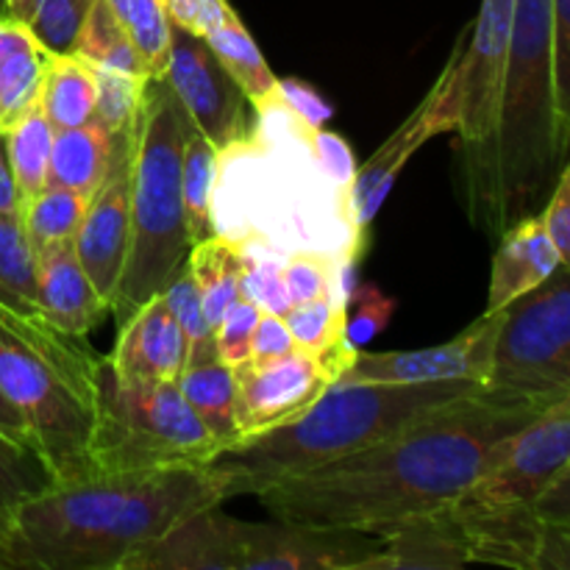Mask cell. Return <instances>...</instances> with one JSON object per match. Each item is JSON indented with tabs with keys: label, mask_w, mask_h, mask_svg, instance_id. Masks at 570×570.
I'll return each mask as SVG.
<instances>
[{
	"label": "cell",
	"mask_w": 570,
	"mask_h": 570,
	"mask_svg": "<svg viewBox=\"0 0 570 570\" xmlns=\"http://www.w3.org/2000/svg\"><path fill=\"white\" fill-rule=\"evenodd\" d=\"M206 45L215 50L217 59L223 61L228 72H232L234 81L239 83V89L245 92L248 104L256 111L267 109L271 104L278 100V78L271 70V65L265 61L262 50L256 48L254 37L248 33V28L243 26V20L237 17V11L228 9L226 17L206 33Z\"/></svg>",
	"instance_id": "obj_27"
},
{
	"label": "cell",
	"mask_w": 570,
	"mask_h": 570,
	"mask_svg": "<svg viewBox=\"0 0 570 570\" xmlns=\"http://www.w3.org/2000/svg\"><path fill=\"white\" fill-rule=\"evenodd\" d=\"M95 0H0V14L22 22L48 53H72Z\"/></svg>",
	"instance_id": "obj_31"
},
{
	"label": "cell",
	"mask_w": 570,
	"mask_h": 570,
	"mask_svg": "<svg viewBox=\"0 0 570 570\" xmlns=\"http://www.w3.org/2000/svg\"><path fill=\"white\" fill-rule=\"evenodd\" d=\"M345 315H348V298H340V295L295 304L284 315L293 332L295 348L315 356L332 373L334 382L356 356V348L345 340Z\"/></svg>",
	"instance_id": "obj_25"
},
{
	"label": "cell",
	"mask_w": 570,
	"mask_h": 570,
	"mask_svg": "<svg viewBox=\"0 0 570 570\" xmlns=\"http://www.w3.org/2000/svg\"><path fill=\"white\" fill-rule=\"evenodd\" d=\"M217 154L220 150L193 126L189 120L187 139L181 156V193H184V220H187L189 245L212 237V189H215Z\"/></svg>",
	"instance_id": "obj_29"
},
{
	"label": "cell",
	"mask_w": 570,
	"mask_h": 570,
	"mask_svg": "<svg viewBox=\"0 0 570 570\" xmlns=\"http://www.w3.org/2000/svg\"><path fill=\"white\" fill-rule=\"evenodd\" d=\"M570 468V395L527 423L479 482L454 501L456 515L493 518L534 512L546 490Z\"/></svg>",
	"instance_id": "obj_10"
},
{
	"label": "cell",
	"mask_w": 570,
	"mask_h": 570,
	"mask_svg": "<svg viewBox=\"0 0 570 570\" xmlns=\"http://www.w3.org/2000/svg\"><path fill=\"white\" fill-rule=\"evenodd\" d=\"M549 232L551 243H554L557 254H560L562 267H570V159L557 176L554 189H551L546 209L540 212Z\"/></svg>",
	"instance_id": "obj_45"
},
{
	"label": "cell",
	"mask_w": 570,
	"mask_h": 570,
	"mask_svg": "<svg viewBox=\"0 0 570 570\" xmlns=\"http://www.w3.org/2000/svg\"><path fill=\"white\" fill-rule=\"evenodd\" d=\"M56 128L39 109V104L31 111L20 117L9 131L3 134L6 159H9L11 176H14L20 200L31 198L33 193L48 184V165L50 148H53Z\"/></svg>",
	"instance_id": "obj_30"
},
{
	"label": "cell",
	"mask_w": 570,
	"mask_h": 570,
	"mask_svg": "<svg viewBox=\"0 0 570 570\" xmlns=\"http://www.w3.org/2000/svg\"><path fill=\"white\" fill-rule=\"evenodd\" d=\"M37 295L45 321L70 337H89L111 312L78 262L72 239L37 250Z\"/></svg>",
	"instance_id": "obj_20"
},
{
	"label": "cell",
	"mask_w": 570,
	"mask_h": 570,
	"mask_svg": "<svg viewBox=\"0 0 570 570\" xmlns=\"http://www.w3.org/2000/svg\"><path fill=\"white\" fill-rule=\"evenodd\" d=\"M95 115L100 126L115 134H131L142 109L148 76L122 72L115 67H95Z\"/></svg>",
	"instance_id": "obj_37"
},
{
	"label": "cell",
	"mask_w": 570,
	"mask_h": 570,
	"mask_svg": "<svg viewBox=\"0 0 570 570\" xmlns=\"http://www.w3.org/2000/svg\"><path fill=\"white\" fill-rule=\"evenodd\" d=\"M262 309L250 298H239L232 309L223 315L215 326V354L223 365L234 367L245 365L250 360V337L259 323Z\"/></svg>",
	"instance_id": "obj_42"
},
{
	"label": "cell",
	"mask_w": 570,
	"mask_h": 570,
	"mask_svg": "<svg viewBox=\"0 0 570 570\" xmlns=\"http://www.w3.org/2000/svg\"><path fill=\"white\" fill-rule=\"evenodd\" d=\"M568 145L557 111L554 6L515 0L499 126L501 226L538 212L554 189Z\"/></svg>",
	"instance_id": "obj_5"
},
{
	"label": "cell",
	"mask_w": 570,
	"mask_h": 570,
	"mask_svg": "<svg viewBox=\"0 0 570 570\" xmlns=\"http://www.w3.org/2000/svg\"><path fill=\"white\" fill-rule=\"evenodd\" d=\"M220 451V443L181 395L178 382L122 379L104 360L87 449L89 473L204 468Z\"/></svg>",
	"instance_id": "obj_7"
},
{
	"label": "cell",
	"mask_w": 570,
	"mask_h": 570,
	"mask_svg": "<svg viewBox=\"0 0 570 570\" xmlns=\"http://www.w3.org/2000/svg\"><path fill=\"white\" fill-rule=\"evenodd\" d=\"M549 404L479 387L432 406L390 438L262 490L278 521L379 534L454 504Z\"/></svg>",
	"instance_id": "obj_1"
},
{
	"label": "cell",
	"mask_w": 570,
	"mask_h": 570,
	"mask_svg": "<svg viewBox=\"0 0 570 570\" xmlns=\"http://www.w3.org/2000/svg\"><path fill=\"white\" fill-rule=\"evenodd\" d=\"M456 59H460V45L454 48L451 59L445 61L443 72L438 76L434 87L426 98L415 106L410 117L390 134L387 142L371 156L362 167H356L354 184L348 193V223L354 228L356 239L365 243V232L376 220L379 209L387 200L395 178L401 176L412 156L434 139L438 134L456 131L460 122V104H456Z\"/></svg>",
	"instance_id": "obj_11"
},
{
	"label": "cell",
	"mask_w": 570,
	"mask_h": 570,
	"mask_svg": "<svg viewBox=\"0 0 570 570\" xmlns=\"http://www.w3.org/2000/svg\"><path fill=\"white\" fill-rule=\"evenodd\" d=\"M554 6V78L557 111L570 137V0H551Z\"/></svg>",
	"instance_id": "obj_44"
},
{
	"label": "cell",
	"mask_w": 570,
	"mask_h": 570,
	"mask_svg": "<svg viewBox=\"0 0 570 570\" xmlns=\"http://www.w3.org/2000/svg\"><path fill=\"white\" fill-rule=\"evenodd\" d=\"M134 131L115 134L100 126L98 120L56 131L53 148H50L48 184L92 195L104 184V178L115 170L117 161L131 154Z\"/></svg>",
	"instance_id": "obj_22"
},
{
	"label": "cell",
	"mask_w": 570,
	"mask_h": 570,
	"mask_svg": "<svg viewBox=\"0 0 570 570\" xmlns=\"http://www.w3.org/2000/svg\"><path fill=\"white\" fill-rule=\"evenodd\" d=\"M3 33H6V17L0 14V65H3Z\"/></svg>",
	"instance_id": "obj_54"
},
{
	"label": "cell",
	"mask_w": 570,
	"mask_h": 570,
	"mask_svg": "<svg viewBox=\"0 0 570 570\" xmlns=\"http://www.w3.org/2000/svg\"><path fill=\"white\" fill-rule=\"evenodd\" d=\"M379 546V534L356 529L245 521L239 570H362Z\"/></svg>",
	"instance_id": "obj_15"
},
{
	"label": "cell",
	"mask_w": 570,
	"mask_h": 570,
	"mask_svg": "<svg viewBox=\"0 0 570 570\" xmlns=\"http://www.w3.org/2000/svg\"><path fill=\"white\" fill-rule=\"evenodd\" d=\"M540 518H570V468L546 490L543 499L534 507Z\"/></svg>",
	"instance_id": "obj_50"
},
{
	"label": "cell",
	"mask_w": 570,
	"mask_h": 570,
	"mask_svg": "<svg viewBox=\"0 0 570 570\" xmlns=\"http://www.w3.org/2000/svg\"><path fill=\"white\" fill-rule=\"evenodd\" d=\"M395 312V301L387 298L382 289L362 284L348 293V315H345V340L356 351L365 348L373 337L384 332Z\"/></svg>",
	"instance_id": "obj_41"
},
{
	"label": "cell",
	"mask_w": 570,
	"mask_h": 570,
	"mask_svg": "<svg viewBox=\"0 0 570 570\" xmlns=\"http://www.w3.org/2000/svg\"><path fill=\"white\" fill-rule=\"evenodd\" d=\"M106 360L122 379L178 382L187 365V340L161 293L120 321L115 351Z\"/></svg>",
	"instance_id": "obj_18"
},
{
	"label": "cell",
	"mask_w": 570,
	"mask_h": 570,
	"mask_svg": "<svg viewBox=\"0 0 570 570\" xmlns=\"http://www.w3.org/2000/svg\"><path fill=\"white\" fill-rule=\"evenodd\" d=\"M189 117L165 78H148L131 148V248L111 312L117 323L159 295L187 262L181 156Z\"/></svg>",
	"instance_id": "obj_6"
},
{
	"label": "cell",
	"mask_w": 570,
	"mask_h": 570,
	"mask_svg": "<svg viewBox=\"0 0 570 570\" xmlns=\"http://www.w3.org/2000/svg\"><path fill=\"white\" fill-rule=\"evenodd\" d=\"M243 529L245 521L220 504L204 507L128 557L120 570H239Z\"/></svg>",
	"instance_id": "obj_17"
},
{
	"label": "cell",
	"mask_w": 570,
	"mask_h": 570,
	"mask_svg": "<svg viewBox=\"0 0 570 570\" xmlns=\"http://www.w3.org/2000/svg\"><path fill=\"white\" fill-rule=\"evenodd\" d=\"M106 3L137 45L148 76L161 78L173 39V26L161 9V0H106Z\"/></svg>",
	"instance_id": "obj_35"
},
{
	"label": "cell",
	"mask_w": 570,
	"mask_h": 570,
	"mask_svg": "<svg viewBox=\"0 0 570 570\" xmlns=\"http://www.w3.org/2000/svg\"><path fill=\"white\" fill-rule=\"evenodd\" d=\"M72 248L100 298L115 306L131 248V154L89 195V206L72 234Z\"/></svg>",
	"instance_id": "obj_16"
},
{
	"label": "cell",
	"mask_w": 570,
	"mask_h": 570,
	"mask_svg": "<svg viewBox=\"0 0 570 570\" xmlns=\"http://www.w3.org/2000/svg\"><path fill=\"white\" fill-rule=\"evenodd\" d=\"M45 53L48 50L22 22L6 17L3 65H0V137L39 104Z\"/></svg>",
	"instance_id": "obj_24"
},
{
	"label": "cell",
	"mask_w": 570,
	"mask_h": 570,
	"mask_svg": "<svg viewBox=\"0 0 570 570\" xmlns=\"http://www.w3.org/2000/svg\"><path fill=\"white\" fill-rule=\"evenodd\" d=\"M187 265L189 271H193L206 321H209L212 332H215V326L223 321V315H226L239 298H245V250L239 248V245L212 234V237L189 245Z\"/></svg>",
	"instance_id": "obj_26"
},
{
	"label": "cell",
	"mask_w": 570,
	"mask_h": 570,
	"mask_svg": "<svg viewBox=\"0 0 570 570\" xmlns=\"http://www.w3.org/2000/svg\"><path fill=\"white\" fill-rule=\"evenodd\" d=\"M309 145H312V154H315L317 167H321L323 178H326L328 187L343 198L345 212H348V193H351V184H354L356 176V161L354 154H351V145L345 142L340 134L326 131H312L309 134Z\"/></svg>",
	"instance_id": "obj_43"
},
{
	"label": "cell",
	"mask_w": 570,
	"mask_h": 570,
	"mask_svg": "<svg viewBox=\"0 0 570 570\" xmlns=\"http://www.w3.org/2000/svg\"><path fill=\"white\" fill-rule=\"evenodd\" d=\"M161 298H165L173 317H176L178 326H181L184 340H187V360L195 354L215 351V334H212L209 321H206L204 315V304H200L198 287H195L193 271H189L187 262L173 273L167 287L161 289Z\"/></svg>",
	"instance_id": "obj_39"
},
{
	"label": "cell",
	"mask_w": 570,
	"mask_h": 570,
	"mask_svg": "<svg viewBox=\"0 0 570 570\" xmlns=\"http://www.w3.org/2000/svg\"><path fill=\"white\" fill-rule=\"evenodd\" d=\"M343 262L332 250L321 248H298L289 250L282 259L284 284H287L289 304H309V301L340 295L348 298L343 289Z\"/></svg>",
	"instance_id": "obj_36"
},
{
	"label": "cell",
	"mask_w": 570,
	"mask_h": 570,
	"mask_svg": "<svg viewBox=\"0 0 570 570\" xmlns=\"http://www.w3.org/2000/svg\"><path fill=\"white\" fill-rule=\"evenodd\" d=\"M50 482H53V473L42 454L33 445L0 432V512H11Z\"/></svg>",
	"instance_id": "obj_38"
},
{
	"label": "cell",
	"mask_w": 570,
	"mask_h": 570,
	"mask_svg": "<svg viewBox=\"0 0 570 570\" xmlns=\"http://www.w3.org/2000/svg\"><path fill=\"white\" fill-rule=\"evenodd\" d=\"M178 390L200 417L212 438L228 449L237 443V421H234V371L217 360L215 351L189 356L178 376Z\"/></svg>",
	"instance_id": "obj_23"
},
{
	"label": "cell",
	"mask_w": 570,
	"mask_h": 570,
	"mask_svg": "<svg viewBox=\"0 0 570 570\" xmlns=\"http://www.w3.org/2000/svg\"><path fill=\"white\" fill-rule=\"evenodd\" d=\"M278 98L309 131H321L334 115L332 104L315 87L298 78H278Z\"/></svg>",
	"instance_id": "obj_46"
},
{
	"label": "cell",
	"mask_w": 570,
	"mask_h": 570,
	"mask_svg": "<svg viewBox=\"0 0 570 570\" xmlns=\"http://www.w3.org/2000/svg\"><path fill=\"white\" fill-rule=\"evenodd\" d=\"M72 56H78V59L95 67H115V70L122 72L148 76L137 45L131 42L128 31L117 20L115 11L109 9L106 0H95L92 3L81 31H78L76 45H72Z\"/></svg>",
	"instance_id": "obj_33"
},
{
	"label": "cell",
	"mask_w": 570,
	"mask_h": 570,
	"mask_svg": "<svg viewBox=\"0 0 570 570\" xmlns=\"http://www.w3.org/2000/svg\"><path fill=\"white\" fill-rule=\"evenodd\" d=\"M295 340L289 332L287 321L282 315H273V312H262L259 323L254 328V337H250V360L248 362H271L282 360V356L293 354Z\"/></svg>",
	"instance_id": "obj_49"
},
{
	"label": "cell",
	"mask_w": 570,
	"mask_h": 570,
	"mask_svg": "<svg viewBox=\"0 0 570 570\" xmlns=\"http://www.w3.org/2000/svg\"><path fill=\"white\" fill-rule=\"evenodd\" d=\"M39 109L56 131L76 128L95 115V70L72 53H45Z\"/></svg>",
	"instance_id": "obj_28"
},
{
	"label": "cell",
	"mask_w": 570,
	"mask_h": 570,
	"mask_svg": "<svg viewBox=\"0 0 570 570\" xmlns=\"http://www.w3.org/2000/svg\"><path fill=\"white\" fill-rule=\"evenodd\" d=\"M532 570H570V518H540Z\"/></svg>",
	"instance_id": "obj_48"
},
{
	"label": "cell",
	"mask_w": 570,
	"mask_h": 570,
	"mask_svg": "<svg viewBox=\"0 0 570 570\" xmlns=\"http://www.w3.org/2000/svg\"><path fill=\"white\" fill-rule=\"evenodd\" d=\"M212 504L223 501L206 465L53 479L6 518L3 570H120Z\"/></svg>",
	"instance_id": "obj_2"
},
{
	"label": "cell",
	"mask_w": 570,
	"mask_h": 570,
	"mask_svg": "<svg viewBox=\"0 0 570 570\" xmlns=\"http://www.w3.org/2000/svg\"><path fill=\"white\" fill-rule=\"evenodd\" d=\"M484 387L554 404L570 395V267L501 309L493 371Z\"/></svg>",
	"instance_id": "obj_9"
},
{
	"label": "cell",
	"mask_w": 570,
	"mask_h": 570,
	"mask_svg": "<svg viewBox=\"0 0 570 570\" xmlns=\"http://www.w3.org/2000/svg\"><path fill=\"white\" fill-rule=\"evenodd\" d=\"M161 78L184 106L193 126L217 150L232 148L245 137L248 98L204 37L173 26L170 56Z\"/></svg>",
	"instance_id": "obj_13"
},
{
	"label": "cell",
	"mask_w": 570,
	"mask_h": 570,
	"mask_svg": "<svg viewBox=\"0 0 570 570\" xmlns=\"http://www.w3.org/2000/svg\"><path fill=\"white\" fill-rule=\"evenodd\" d=\"M515 0H482L468 42L456 59V104H460V178L468 217L482 232L501 237L499 126L504 95L507 50H510Z\"/></svg>",
	"instance_id": "obj_8"
},
{
	"label": "cell",
	"mask_w": 570,
	"mask_h": 570,
	"mask_svg": "<svg viewBox=\"0 0 570 570\" xmlns=\"http://www.w3.org/2000/svg\"><path fill=\"white\" fill-rule=\"evenodd\" d=\"M87 206L89 195L59 187V184H45L39 193L22 200L20 220L33 250L61 243V239H72Z\"/></svg>",
	"instance_id": "obj_34"
},
{
	"label": "cell",
	"mask_w": 570,
	"mask_h": 570,
	"mask_svg": "<svg viewBox=\"0 0 570 570\" xmlns=\"http://www.w3.org/2000/svg\"><path fill=\"white\" fill-rule=\"evenodd\" d=\"M379 551L362 570H454L471 566L465 529L454 504L421 512L379 532Z\"/></svg>",
	"instance_id": "obj_19"
},
{
	"label": "cell",
	"mask_w": 570,
	"mask_h": 570,
	"mask_svg": "<svg viewBox=\"0 0 570 570\" xmlns=\"http://www.w3.org/2000/svg\"><path fill=\"white\" fill-rule=\"evenodd\" d=\"M6 518H9V512H0V570H3V532H6Z\"/></svg>",
	"instance_id": "obj_53"
},
{
	"label": "cell",
	"mask_w": 570,
	"mask_h": 570,
	"mask_svg": "<svg viewBox=\"0 0 570 570\" xmlns=\"http://www.w3.org/2000/svg\"><path fill=\"white\" fill-rule=\"evenodd\" d=\"M243 293L262 312H273V315L284 317L293 309L287 284H284L282 259H276L271 250H245Z\"/></svg>",
	"instance_id": "obj_40"
},
{
	"label": "cell",
	"mask_w": 570,
	"mask_h": 570,
	"mask_svg": "<svg viewBox=\"0 0 570 570\" xmlns=\"http://www.w3.org/2000/svg\"><path fill=\"white\" fill-rule=\"evenodd\" d=\"M560 265V254H557L554 243L546 232L540 212L515 220L499 237L493 271H490L488 309L484 312H501L521 295L532 293Z\"/></svg>",
	"instance_id": "obj_21"
},
{
	"label": "cell",
	"mask_w": 570,
	"mask_h": 570,
	"mask_svg": "<svg viewBox=\"0 0 570 570\" xmlns=\"http://www.w3.org/2000/svg\"><path fill=\"white\" fill-rule=\"evenodd\" d=\"M104 354L42 315L0 304V393L14 404L53 479L87 476Z\"/></svg>",
	"instance_id": "obj_4"
},
{
	"label": "cell",
	"mask_w": 570,
	"mask_h": 570,
	"mask_svg": "<svg viewBox=\"0 0 570 570\" xmlns=\"http://www.w3.org/2000/svg\"><path fill=\"white\" fill-rule=\"evenodd\" d=\"M332 384V373L304 351L234 367V421L239 440L298 421Z\"/></svg>",
	"instance_id": "obj_14"
},
{
	"label": "cell",
	"mask_w": 570,
	"mask_h": 570,
	"mask_svg": "<svg viewBox=\"0 0 570 570\" xmlns=\"http://www.w3.org/2000/svg\"><path fill=\"white\" fill-rule=\"evenodd\" d=\"M22 206L20 193H17L14 176H11L9 159H6L3 137H0V215H17Z\"/></svg>",
	"instance_id": "obj_51"
},
{
	"label": "cell",
	"mask_w": 570,
	"mask_h": 570,
	"mask_svg": "<svg viewBox=\"0 0 570 570\" xmlns=\"http://www.w3.org/2000/svg\"><path fill=\"white\" fill-rule=\"evenodd\" d=\"M0 304L42 315L37 295V250L17 215H0Z\"/></svg>",
	"instance_id": "obj_32"
},
{
	"label": "cell",
	"mask_w": 570,
	"mask_h": 570,
	"mask_svg": "<svg viewBox=\"0 0 570 570\" xmlns=\"http://www.w3.org/2000/svg\"><path fill=\"white\" fill-rule=\"evenodd\" d=\"M501 312H484L456 337L415 351H356L334 384H423L471 382L488 384L499 340Z\"/></svg>",
	"instance_id": "obj_12"
},
{
	"label": "cell",
	"mask_w": 570,
	"mask_h": 570,
	"mask_svg": "<svg viewBox=\"0 0 570 570\" xmlns=\"http://www.w3.org/2000/svg\"><path fill=\"white\" fill-rule=\"evenodd\" d=\"M0 432H6L9 438L20 440V443L33 445L31 429H28V423L22 421L20 412L14 410V404H11L3 393H0ZM33 449H37V445H33Z\"/></svg>",
	"instance_id": "obj_52"
},
{
	"label": "cell",
	"mask_w": 570,
	"mask_h": 570,
	"mask_svg": "<svg viewBox=\"0 0 570 570\" xmlns=\"http://www.w3.org/2000/svg\"><path fill=\"white\" fill-rule=\"evenodd\" d=\"M479 387L471 382L332 384L298 421L237 440L206 465V473L223 504L234 495H259L284 479L367 449L432 406Z\"/></svg>",
	"instance_id": "obj_3"
},
{
	"label": "cell",
	"mask_w": 570,
	"mask_h": 570,
	"mask_svg": "<svg viewBox=\"0 0 570 570\" xmlns=\"http://www.w3.org/2000/svg\"><path fill=\"white\" fill-rule=\"evenodd\" d=\"M161 9H165L170 26L195 33V37H206L232 6L228 0H161Z\"/></svg>",
	"instance_id": "obj_47"
}]
</instances>
